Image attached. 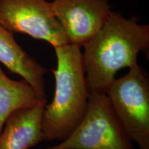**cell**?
Segmentation results:
<instances>
[{
    "label": "cell",
    "instance_id": "obj_4",
    "mask_svg": "<svg viewBox=\"0 0 149 149\" xmlns=\"http://www.w3.org/2000/svg\"><path fill=\"white\" fill-rule=\"evenodd\" d=\"M46 149H133L107 94L90 93L86 111L73 132Z\"/></svg>",
    "mask_w": 149,
    "mask_h": 149
},
{
    "label": "cell",
    "instance_id": "obj_3",
    "mask_svg": "<svg viewBox=\"0 0 149 149\" xmlns=\"http://www.w3.org/2000/svg\"><path fill=\"white\" fill-rule=\"evenodd\" d=\"M107 95L126 135L139 149H149V77L137 64L110 85Z\"/></svg>",
    "mask_w": 149,
    "mask_h": 149
},
{
    "label": "cell",
    "instance_id": "obj_2",
    "mask_svg": "<svg viewBox=\"0 0 149 149\" xmlns=\"http://www.w3.org/2000/svg\"><path fill=\"white\" fill-rule=\"evenodd\" d=\"M54 49L55 95L46 104L42 118L45 141H63L73 132L85 114L90 96L81 47L66 44Z\"/></svg>",
    "mask_w": 149,
    "mask_h": 149
},
{
    "label": "cell",
    "instance_id": "obj_8",
    "mask_svg": "<svg viewBox=\"0 0 149 149\" xmlns=\"http://www.w3.org/2000/svg\"><path fill=\"white\" fill-rule=\"evenodd\" d=\"M0 64L32 86L41 97H46L45 75L48 68L27 53L16 42L14 34L0 25Z\"/></svg>",
    "mask_w": 149,
    "mask_h": 149
},
{
    "label": "cell",
    "instance_id": "obj_9",
    "mask_svg": "<svg viewBox=\"0 0 149 149\" xmlns=\"http://www.w3.org/2000/svg\"><path fill=\"white\" fill-rule=\"evenodd\" d=\"M32 86L24 79H11L0 65V133L6 121L15 112L36 107L43 100Z\"/></svg>",
    "mask_w": 149,
    "mask_h": 149
},
{
    "label": "cell",
    "instance_id": "obj_1",
    "mask_svg": "<svg viewBox=\"0 0 149 149\" xmlns=\"http://www.w3.org/2000/svg\"><path fill=\"white\" fill-rule=\"evenodd\" d=\"M83 62L90 93L106 94L118 71L137 64L149 48V25L110 11L104 25L84 45Z\"/></svg>",
    "mask_w": 149,
    "mask_h": 149
},
{
    "label": "cell",
    "instance_id": "obj_7",
    "mask_svg": "<svg viewBox=\"0 0 149 149\" xmlns=\"http://www.w3.org/2000/svg\"><path fill=\"white\" fill-rule=\"evenodd\" d=\"M47 100L36 107L13 113L0 133V149H29L42 141L43 112Z\"/></svg>",
    "mask_w": 149,
    "mask_h": 149
},
{
    "label": "cell",
    "instance_id": "obj_6",
    "mask_svg": "<svg viewBox=\"0 0 149 149\" xmlns=\"http://www.w3.org/2000/svg\"><path fill=\"white\" fill-rule=\"evenodd\" d=\"M51 4L68 44L80 47L100 31L111 10L109 0H53Z\"/></svg>",
    "mask_w": 149,
    "mask_h": 149
},
{
    "label": "cell",
    "instance_id": "obj_5",
    "mask_svg": "<svg viewBox=\"0 0 149 149\" xmlns=\"http://www.w3.org/2000/svg\"><path fill=\"white\" fill-rule=\"evenodd\" d=\"M0 25L48 42L53 48L68 44L51 2L46 0H0Z\"/></svg>",
    "mask_w": 149,
    "mask_h": 149
}]
</instances>
